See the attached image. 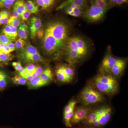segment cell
<instances>
[{"label": "cell", "mask_w": 128, "mask_h": 128, "mask_svg": "<svg viewBox=\"0 0 128 128\" xmlns=\"http://www.w3.org/2000/svg\"><path fill=\"white\" fill-rule=\"evenodd\" d=\"M20 62H19V61H18V62H13L12 64V66H13V67H14V68H15V67H16V66H18L19 64H20Z\"/></svg>", "instance_id": "681fc988"}, {"label": "cell", "mask_w": 128, "mask_h": 128, "mask_svg": "<svg viewBox=\"0 0 128 128\" xmlns=\"http://www.w3.org/2000/svg\"><path fill=\"white\" fill-rule=\"evenodd\" d=\"M82 8L76 7L73 9V12L74 14V17H79L81 16L82 13Z\"/></svg>", "instance_id": "836d02e7"}, {"label": "cell", "mask_w": 128, "mask_h": 128, "mask_svg": "<svg viewBox=\"0 0 128 128\" xmlns=\"http://www.w3.org/2000/svg\"><path fill=\"white\" fill-rule=\"evenodd\" d=\"M22 67V64H21V62H20V64H19L18 66L14 68H15L16 71H18Z\"/></svg>", "instance_id": "7dc6e473"}, {"label": "cell", "mask_w": 128, "mask_h": 128, "mask_svg": "<svg viewBox=\"0 0 128 128\" xmlns=\"http://www.w3.org/2000/svg\"><path fill=\"white\" fill-rule=\"evenodd\" d=\"M25 4L27 9L31 14H35L38 12V6L32 1L28 0Z\"/></svg>", "instance_id": "7402d4cb"}, {"label": "cell", "mask_w": 128, "mask_h": 128, "mask_svg": "<svg viewBox=\"0 0 128 128\" xmlns=\"http://www.w3.org/2000/svg\"><path fill=\"white\" fill-rule=\"evenodd\" d=\"M31 13L26 9L21 16L20 18L23 20L26 21L30 16Z\"/></svg>", "instance_id": "d6a6232c"}, {"label": "cell", "mask_w": 128, "mask_h": 128, "mask_svg": "<svg viewBox=\"0 0 128 128\" xmlns=\"http://www.w3.org/2000/svg\"><path fill=\"white\" fill-rule=\"evenodd\" d=\"M43 71V69L42 67L40 66H36L35 73H36L38 76H39Z\"/></svg>", "instance_id": "8d00e7d4"}, {"label": "cell", "mask_w": 128, "mask_h": 128, "mask_svg": "<svg viewBox=\"0 0 128 128\" xmlns=\"http://www.w3.org/2000/svg\"><path fill=\"white\" fill-rule=\"evenodd\" d=\"M36 35L39 38H41L44 36V31L42 29H40L38 32H37Z\"/></svg>", "instance_id": "60d3db41"}, {"label": "cell", "mask_w": 128, "mask_h": 128, "mask_svg": "<svg viewBox=\"0 0 128 128\" xmlns=\"http://www.w3.org/2000/svg\"><path fill=\"white\" fill-rule=\"evenodd\" d=\"M0 90H1L0 89Z\"/></svg>", "instance_id": "db71d44e"}, {"label": "cell", "mask_w": 128, "mask_h": 128, "mask_svg": "<svg viewBox=\"0 0 128 128\" xmlns=\"http://www.w3.org/2000/svg\"><path fill=\"white\" fill-rule=\"evenodd\" d=\"M8 76L4 72L0 70V89L4 90L8 83Z\"/></svg>", "instance_id": "ffe728a7"}, {"label": "cell", "mask_w": 128, "mask_h": 128, "mask_svg": "<svg viewBox=\"0 0 128 128\" xmlns=\"http://www.w3.org/2000/svg\"><path fill=\"white\" fill-rule=\"evenodd\" d=\"M112 110L108 106H103L91 110L86 118L82 121L94 128H100L110 121Z\"/></svg>", "instance_id": "7a4b0ae2"}, {"label": "cell", "mask_w": 128, "mask_h": 128, "mask_svg": "<svg viewBox=\"0 0 128 128\" xmlns=\"http://www.w3.org/2000/svg\"><path fill=\"white\" fill-rule=\"evenodd\" d=\"M126 66V63L123 60L117 59L114 65L112 67L110 74L114 77L121 75Z\"/></svg>", "instance_id": "8fae6325"}, {"label": "cell", "mask_w": 128, "mask_h": 128, "mask_svg": "<svg viewBox=\"0 0 128 128\" xmlns=\"http://www.w3.org/2000/svg\"><path fill=\"white\" fill-rule=\"evenodd\" d=\"M90 84L103 95L112 96L118 92L119 84L116 78L109 74H100Z\"/></svg>", "instance_id": "6da1fadb"}, {"label": "cell", "mask_w": 128, "mask_h": 128, "mask_svg": "<svg viewBox=\"0 0 128 128\" xmlns=\"http://www.w3.org/2000/svg\"><path fill=\"white\" fill-rule=\"evenodd\" d=\"M108 9L97 7L92 4L85 12L84 16L91 22H97L103 18Z\"/></svg>", "instance_id": "52a82bcc"}, {"label": "cell", "mask_w": 128, "mask_h": 128, "mask_svg": "<svg viewBox=\"0 0 128 128\" xmlns=\"http://www.w3.org/2000/svg\"><path fill=\"white\" fill-rule=\"evenodd\" d=\"M43 1L46 8L52 5L54 2V0H43Z\"/></svg>", "instance_id": "d590c367"}, {"label": "cell", "mask_w": 128, "mask_h": 128, "mask_svg": "<svg viewBox=\"0 0 128 128\" xmlns=\"http://www.w3.org/2000/svg\"><path fill=\"white\" fill-rule=\"evenodd\" d=\"M67 60L70 63H74L82 58V57L76 51L66 49Z\"/></svg>", "instance_id": "9a60e30c"}, {"label": "cell", "mask_w": 128, "mask_h": 128, "mask_svg": "<svg viewBox=\"0 0 128 128\" xmlns=\"http://www.w3.org/2000/svg\"><path fill=\"white\" fill-rule=\"evenodd\" d=\"M67 49L74 50L78 53L79 48L76 43V37L69 38L67 42Z\"/></svg>", "instance_id": "44dd1931"}, {"label": "cell", "mask_w": 128, "mask_h": 128, "mask_svg": "<svg viewBox=\"0 0 128 128\" xmlns=\"http://www.w3.org/2000/svg\"><path fill=\"white\" fill-rule=\"evenodd\" d=\"M70 4H73L82 9L86 5V0H66L58 6L56 10H58L63 9Z\"/></svg>", "instance_id": "4fadbf2b"}, {"label": "cell", "mask_w": 128, "mask_h": 128, "mask_svg": "<svg viewBox=\"0 0 128 128\" xmlns=\"http://www.w3.org/2000/svg\"><path fill=\"white\" fill-rule=\"evenodd\" d=\"M25 45V42L23 39L19 38L15 43V47L17 49H22L24 48Z\"/></svg>", "instance_id": "f546056e"}, {"label": "cell", "mask_w": 128, "mask_h": 128, "mask_svg": "<svg viewBox=\"0 0 128 128\" xmlns=\"http://www.w3.org/2000/svg\"><path fill=\"white\" fill-rule=\"evenodd\" d=\"M28 88L34 89L42 87L48 84L41 80L39 76H37L34 78L32 80L28 82Z\"/></svg>", "instance_id": "5bb4252c"}, {"label": "cell", "mask_w": 128, "mask_h": 128, "mask_svg": "<svg viewBox=\"0 0 128 128\" xmlns=\"http://www.w3.org/2000/svg\"><path fill=\"white\" fill-rule=\"evenodd\" d=\"M36 66L34 64H29L25 68L26 70L28 72L29 74H32V73L35 72Z\"/></svg>", "instance_id": "1f68e13d"}, {"label": "cell", "mask_w": 128, "mask_h": 128, "mask_svg": "<svg viewBox=\"0 0 128 128\" xmlns=\"http://www.w3.org/2000/svg\"><path fill=\"white\" fill-rule=\"evenodd\" d=\"M8 25H12L16 28L18 27L20 24V20L19 18H16L11 16L8 20Z\"/></svg>", "instance_id": "d4e9b609"}, {"label": "cell", "mask_w": 128, "mask_h": 128, "mask_svg": "<svg viewBox=\"0 0 128 128\" xmlns=\"http://www.w3.org/2000/svg\"><path fill=\"white\" fill-rule=\"evenodd\" d=\"M92 110L90 108L84 106L75 107L70 121L72 125L78 124L85 120Z\"/></svg>", "instance_id": "ba28073f"}, {"label": "cell", "mask_w": 128, "mask_h": 128, "mask_svg": "<svg viewBox=\"0 0 128 128\" xmlns=\"http://www.w3.org/2000/svg\"><path fill=\"white\" fill-rule=\"evenodd\" d=\"M18 34L20 38L24 39H26L28 38V36L26 34L24 28L21 26L18 28Z\"/></svg>", "instance_id": "4dcf8cb0"}, {"label": "cell", "mask_w": 128, "mask_h": 128, "mask_svg": "<svg viewBox=\"0 0 128 128\" xmlns=\"http://www.w3.org/2000/svg\"><path fill=\"white\" fill-rule=\"evenodd\" d=\"M38 53V52L36 49L31 44H29L22 50V53L21 54L20 57L32 55Z\"/></svg>", "instance_id": "d6986e66"}, {"label": "cell", "mask_w": 128, "mask_h": 128, "mask_svg": "<svg viewBox=\"0 0 128 128\" xmlns=\"http://www.w3.org/2000/svg\"><path fill=\"white\" fill-rule=\"evenodd\" d=\"M79 100L83 106L88 107L102 102L104 100V96L91 84L87 85L79 95Z\"/></svg>", "instance_id": "3957f363"}, {"label": "cell", "mask_w": 128, "mask_h": 128, "mask_svg": "<svg viewBox=\"0 0 128 128\" xmlns=\"http://www.w3.org/2000/svg\"><path fill=\"white\" fill-rule=\"evenodd\" d=\"M111 1L112 2H114V3H116V2H117V1L118 0H111Z\"/></svg>", "instance_id": "f907efd6"}, {"label": "cell", "mask_w": 128, "mask_h": 128, "mask_svg": "<svg viewBox=\"0 0 128 128\" xmlns=\"http://www.w3.org/2000/svg\"><path fill=\"white\" fill-rule=\"evenodd\" d=\"M12 82L16 85H24L26 84L27 82V80L25 78L20 76H16L12 79Z\"/></svg>", "instance_id": "cb8c5ba5"}, {"label": "cell", "mask_w": 128, "mask_h": 128, "mask_svg": "<svg viewBox=\"0 0 128 128\" xmlns=\"http://www.w3.org/2000/svg\"><path fill=\"white\" fill-rule=\"evenodd\" d=\"M39 76L41 80L47 84L51 82L54 79L53 73L49 68H48L44 70Z\"/></svg>", "instance_id": "2e32d148"}, {"label": "cell", "mask_w": 128, "mask_h": 128, "mask_svg": "<svg viewBox=\"0 0 128 128\" xmlns=\"http://www.w3.org/2000/svg\"><path fill=\"white\" fill-rule=\"evenodd\" d=\"M36 2L40 6H41L44 9H46V6L44 4L43 0H36Z\"/></svg>", "instance_id": "ab89813d"}, {"label": "cell", "mask_w": 128, "mask_h": 128, "mask_svg": "<svg viewBox=\"0 0 128 128\" xmlns=\"http://www.w3.org/2000/svg\"><path fill=\"white\" fill-rule=\"evenodd\" d=\"M76 38L78 48L88 50L87 45L84 40L79 37H76Z\"/></svg>", "instance_id": "4316f807"}, {"label": "cell", "mask_w": 128, "mask_h": 128, "mask_svg": "<svg viewBox=\"0 0 128 128\" xmlns=\"http://www.w3.org/2000/svg\"><path fill=\"white\" fill-rule=\"evenodd\" d=\"M5 0H0V1L2 2L5 1Z\"/></svg>", "instance_id": "816d5d0a"}, {"label": "cell", "mask_w": 128, "mask_h": 128, "mask_svg": "<svg viewBox=\"0 0 128 128\" xmlns=\"http://www.w3.org/2000/svg\"><path fill=\"white\" fill-rule=\"evenodd\" d=\"M46 29L57 41L64 44L68 36V28L66 25L57 22L50 23Z\"/></svg>", "instance_id": "277c9868"}, {"label": "cell", "mask_w": 128, "mask_h": 128, "mask_svg": "<svg viewBox=\"0 0 128 128\" xmlns=\"http://www.w3.org/2000/svg\"><path fill=\"white\" fill-rule=\"evenodd\" d=\"M30 23V35L32 38H34L36 36L38 31L41 27L42 22L39 18L34 17L31 19Z\"/></svg>", "instance_id": "7c38bea8"}, {"label": "cell", "mask_w": 128, "mask_h": 128, "mask_svg": "<svg viewBox=\"0 0 128 128\" xmlns=\"http://www.w3.org/2000/svg\"><path fill=\"white\" fill-rule=\"evenodd\" d=\"M77 102L74 100H72L68 103L64 108V119L65 124L66 127L72 128L70 121L74 113V110Z\"/></svg>", "instance_id": "9c48e42d"}, {"label": "cell", "mask_w": 128, "mask_h": 128, "mask_svg": "<svg viewBox=\"0 0 128 128\" xmlns=\"http://www.w3.org/2000/svg\"><path fill=\"white\" fill-rule=\"evenodd\" d=\"M15 0H6L5 1L7 4L12 6L14 3Z\"/></svg>", "instance_id": "bcb514c9"}, {"label": "cell", "mask_w": 128, "mask_h": 128, "mask_svg": "<svg viewBox=\"0 0 128 128\" xmlns=\"http://www.w3.org/2000/svg\"><path fill=\"white\" fill-rule=\"evenodd\" d=\"M128 0H118L116 4L118 5H121L127 2Z\"/></svg>", "instance_id": "ee69618b"}, {"label": "cell", "mask_w": 128, "mask_h": 128, "mask_svg": "<svg viewBox=\"0 0 128 128\" xmlns=\"http://www.w3.org/2000/svg\"><path fill=\"white\" fill-rule=\"evenodd\" d=\"M11 40L2 33H0V44L7 45L11 42Z\"/></svg>", "instance_id": "f1b7e54d"}, {"label": "cell", "mask_w": 128, "mask_h": 128, "mask_svg": "<svg viewBox=\"0 0 128 128\" xmlns=\"http://www.w3.org/2000/svg\"><path fill=\"white\" fill-rule=\"evenodd\" d=\"M56 77L62 82H70L72 81L75 75L74 69L70 66H62L56 70Z\"/></svg>", "instance_id": "8992f818"}, {"label": "cell", "mask_w": 128, "mask_h": 128, "mask_svg": "<svg viewBox=\"0 0 128 128\" xmlns=\"http://www.w3.org/2000/svg\"><path fill=\"white\" fill-rule=\"evenodd\" d=\"M2 52L0 50V54H2Z\"/></svg>", "instance_id": "f5cc1de1"}, {"label": "cell", "mask_w": 128, "mask_h": 128, "mask_svg": "<svg viewBox=\"0 0 128 128\" xmlns=\"http://www.w3.org/2000/svg\"><path fill=\"white\" fill-rule=\"evenodd\" d=\"M21 58L25 62L27 63L41 62L43 60L42 57L39 53L26 57H21Z\"/></svg>", "instance_id": "e0dca14e"}, {"label": "cell", "mask_w": 128, "mask_h": 128, "mask_svg": "<svg viewBox=\"0 0 128 128\" xmlns=\"http://www.w3.org/2000/svg\"><path fill=\"white\" fill-rule=\"evenodd\" d=\"M2 32L3 34L6 36L9 39L11 40L12 41H14L16 39L14 38L10 28L8 25H6L4 26L2 30Z\"/></svg>", "instance_id": "603a6c76"}, {"label": "cell", "mask_w": 128, "mask_h": 128, "mask_svg": "<svg viewBox=\"0 0 128 128\" xmlns=\"http://www.w3.org/2000/svg\"><path fill=\"white\" fill-rule=\"evenodd\" d=\"M8 20H9V17L7 16L1 18L0 20V25L7 23L8 22Z\"/></svg>", "instance_id": "74e56055"}, {"label": "cell", "mask_w": 128, "mask_h": 128, "mask_svg": "<svg viewBox=\"0 0 128 128\" xmlns=\"http://www.w3.org/2000/svg\"><path fill=\"white\" fill-rule=\"evenodd\" d=\"M83 123L84 124V125H83V126H80V127L76 128H94L92 127V126H90L89 124H87L84 123Z\"/></svg>", "instance_id": "f6af8a7d"}, {"label": "cell", "mask_w": 128, "mask_h": 128, "mask_svg": "<svg viewBox=\"0 0 128 128\" xmlns=\"http://www.w3.org/2000/svg\"><path fill=\"white\" fill-rule=\"evenodd\" d=\"M12 56L10 55V54H6L2 53L0 54V62L6 64L12 59Z\"/></svg>", "instance_id": "83f0119b"}, {"label": "cell", "mask_w": 128, "mask_h": 128, "mask_svg": "<svg viewBox=\"0 0 128 128\" xmlns=\"http://www.w3.org/2000/svg\"><path fill=\"white\" fill-rule=\"evenodd\" d=\"M117 59L110 54L106 56L103 59L100 66L101 74L110 73L112 67L114 65Z\"/></svg>", "instance_id": "30bf717a"}, {"label": "cell", "mask_w": 128, "mask_h": 128, "mask_svg": "<svg viewBox=\"0 0 128 128\" xmlns=\"http://www.w3.org/2000/svg\"><path fill=\"white\" fill-rule=\"evenodd\" d=\"M43 44L44 50L49 54H53L58 51L64 45L57 41L47 29L44 35Z\"/></svg>", "instance_id": "5b68a950"}, {"label": "cell", "mask_w": 128, "mask_h": 128, "mask_svg": "<svg viewBox=\"0 0 128 128\" xmlns=\"http://www.w3.org/2000/svg\"><path fill=\"white\" fill-rule=\"evenodd\" d=\"M9 50H10V52H12V51H14V50L16 49V47H15V44L12 43L11 42L9 44H7Z\"/></svg>", "instance_id": "f35d334b"}, {"label": "cell", "mask_w": 128, "mask_h": 128, "mask_svg": "<svg viewBox=\"0 0 128 128\" xmlns=\"http://www.w3.org/2000/svg\"><path fill=\"white\" fill-rule=\"evenodd\" d=\"M11 30H12V35L14 36V38L16 39V38L18 36V31L16 28L13 26L12 25H9Z\"/></svg>", "instance_id": "e575fe53"}, {"label": "cell", "mask_w": 128, "mask_h": 128, "mask_svg": "<svg viewBox=\"0 0 128 128\" xmlns=\"http://www.w3.org/2000/svg\"><path fill=\"white\" fill-rule=\"evenodd\" d=\"M92 4L97 7L102 8H108L109 5L107 0H95Z\"/></svg>", "instance_id": "484cf974"}, {"label": "cell", "mask_w": 128, "mask_h": 128, "mask_svg": "<svg viewBox=\"0 0 128 128\" xmlns=\"http://www.w3.org/2000/svg\"><path fill=\"white\" fill-rule=\"evenodd\" d=\"M12 16L16 18L20 17V15L18 14V12L15 10H14V9H13L12 12Z\"/></svg>", "instance_id": "b9f144b4"}, {"label": "cell", "mask_w": 128, "mask_h": 128, "mask_svg": "<svg viewBox=\"0 0 128 128\" xmlns=\"http://www.w3.org/2000/svg\"><path fill=\"white\" fill-rule=\"evenodd\" d=\"M5 1H0V8H6V6L7 4Z\"/></svg>", "instance_id": "7bdbcfd3"}, {"label": "cell", "mask_w": 128, "mask_h": 128, "mask_svg": "<svg viewBox=\"0 0 128 128\" xmlns=\"http://www.w3.org/2000/svg\"><path fill=\"white\" fill-rule=\"evenodd\" d=\"M13 9L18 12L20 16L27 9L26 4L22 0H19L16 2L14 4Z\"/></svg>", "instance_id": "ac0fdd59"}, {"label": "cell", "mask_w": 128, "mask_h": 128, "mask_svg": "<svg viewBox=\"0 0 128 128\" xmlns=\"http://www.w3.org/2000/svg\"><path fill=\"white\" fill-rule=\"evenodd\" d=\"M7 16L6 14H4V12H3V11H1L0 12V20L1 18H3V17H4L5 16Z\"/></svg>", "instance_id": "c3c4849f"}]
</instances>
